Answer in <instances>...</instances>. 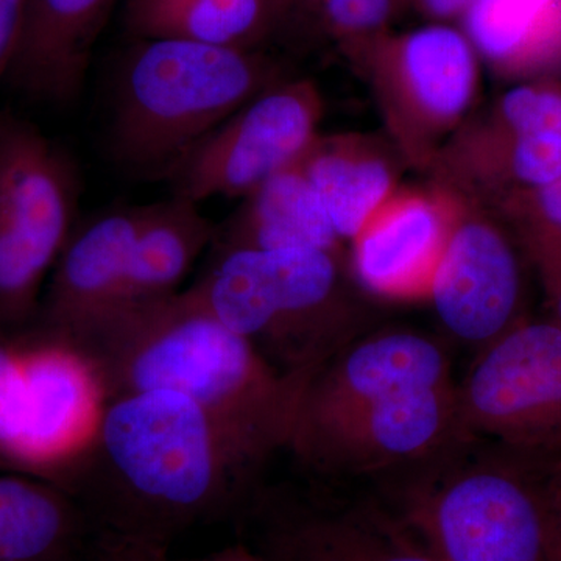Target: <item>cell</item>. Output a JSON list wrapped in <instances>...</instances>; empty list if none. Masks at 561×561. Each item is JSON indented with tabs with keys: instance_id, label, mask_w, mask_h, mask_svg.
I'll use <instances>...</instances> for the list:
<instances>
[{
	"instance_id": "1",
	"label": "cell",
	"mask_w": 561,
	"mask_h": 561,
	"mask_svg": "<svg viewBox=\"0 0 561 561\" xmlns=\"http://www.w3.org/2000/svg\"><path fill=\"white\" fill-rule=\"evenodd\" d=\"M256 465L198 402L135 391L106 401L68 491L95 526L169 545L227 511Z\"/></svg>"
},
{
	"instance_id": "2",
	"label": "cell",
	"mask_w": 561,
	"mask_h": 561,
	"mask_svg": "<svg viewBox=\"0 0 561 561\" xmlns=\"http://www.w3.org/2000/svg\"><path fill=\"white\" fill-rule=\"evenodd\" d=\"M76 345L94 364L108 400L179 391L256 461L287 448L308 382L272 367L191 289L117 313Z\"/></svg>"
},
{
	"instance_id": "3",
	"label": "cell",
	"mask_w": 561,
	"mask_h": 561,
	"mask_svg": "<svg viewBox=\"0 0 561 561\" xmlns=\"http://www.w3.org/2000/svg\"><path fill=\"white\" fill-rule=\"evenodd\" d=\"M557 459L459 435L379 501L438 561H548Z\"/></svg>"
},
{
	"instance_id": "4",
	"label": "cell",
	"mask_w": 561,
	"mask_h": 561,
	"mask_svg": "<svg viewBox=\"0 0 561 561\" xmlns=\"http://www.w3.org/2000/svg\"><path fill=\"white\" fill-rule=\"evenodd\" d=\"M190 289L291 378H311L364 330L341 254L330 251H216Z\"/></svg>"
},
{
	"instance_id": "5",
	"label": "cell",
	"mask_w": 561,
	"mask_h": 561,
	"mask_svg": "<svg viewBox=\"0 0 561 561\" xmlns=\"http://www.w3.org/2000/svg\"><path fill=\"white\" fill-rule=\"evenodd\" d=\"M283 79L278 62L254 49L144 38L117 77L114 160L164 176L236 111Z\"/></svg>"
},
{
	"instance_id": "6",
	"label": "cell",
	"mask_w": 561,
	"mask_h": 561,
	"mask_svg": "<svg viewBox=\"0 0 561 561\" xmlns=\"http://www.w3.org/2000/svg\"><path fill=\"white\" fill-rule=\"evenodd\" d=\"M76 164L31 122L0 114V328L38 316L47 275L72 236Z\"/></svg>"
},
{
	"instance_id": "7",
	"label": "cell",
	"mask_w": 561,
	"mask_h": 561,
	"mask_svg": "<svg viewBox=\"0 0 561 561\" xmlns=\"http://www.w3.org/2000/svg\"><path fill=\"white\" fill-rule=\"evenodd\" d=\"M431 183L496 210L561 176V81H523L472 111L435 154Z\"/></svg>"
},
{
	"instance_id": "8",
	"label": "cell",
	"mask_w": 561,
	"mask_h": 561,
	"mask_svg": "<svg viewBox=\"0 0 561 561\" xmlns=\"http://www.w3.org/2000/svg\"><path fill=\"white\" fill-rule=\"evenodd\" d=\"M461 28L445 22L387 33L360 66L387 139L405 164L426 173L435 154L474 111L481 70Z\"/></svg>"
},
{
	"instance_id": "9",
	"label": "cell",
	"mask_w": 561,
	"mask_h": 561,
	"mask_svg": "<svg viewBox=\"0 0 561 561\" xmlns=\"http://www.w3.org/2000/svg\"><path fill=\"white\" fill-rule=\"evenodd\" d=\"M459 430L516 451L561 456V330L524 320L478 351L457 386Z\"/></svg>"
},
{
	"instance_id": "10",
	"label": "cell",
	"mask_w": 561,
	"mask_h": 561,
	"mask_svg": "<svg viewBox=\"0 0 561 561\" xmlns=\"http://www.w3.org/2000/svg\"><path fill=\"white\" fill-rule=\"evenodd\" d=\"M323 98L309 79H283L236 111L165 172L173 197L201 205L245 197L301 160L323 117Z\"/></svg>"
},
{
	"instance_id": "11",
	"label": "cell",
	"mask_w": 561,
	"mask_h": 561,
	"mask_svg": "<svg viewBox=\"0 0 561 561\" xmlns=\"http://www.w3.org/2000/svg\"><path fill=\"white\" fill-rule=\"evenodd\" d=\"M14 341L22 378L14 471L66 490L94 442L108 394L76 343L41 330Z\"/></svg>"
},
{
	"instance_id": "12",
	"label": "cell",
	"mask_w": 561,
	"mask_h": 561,
	"mask_svg": "<svg viewBox=\"0 0 561 561\" xmlns=\"http://www.w3.org/2000/svg\"><path fill=\"white\" fill-rule=\"evenodd\" d=\"M457 386L389 394L291 434L287 448L328 474L398 472L459 437Z\"/></svg>"
},
{
	"instance_id": "13",
	"label": "cell",
	"mask_w": 561,
	"mask_h": 561,
	"mask_svg": "<svg viewBox=\"0 0 561 561\" xmlns=\"http://www.w3.org/2000/svg\"><path fill=\"white\" fill-rule=\"evenodd\" d=\"M519 249L493 210L460 202L427 298L454 339L481 351L526 320Z\"/></svg>"
},
{
	"instance_id": "14",
	"label": "cell",
	"mask_w": 561,
	"mask_h": 561,
	"mask_svg": "<svg viewBox=\"0 0 561 561\" xmlns=\"http://www.w3.org/2000/svg\"><path fill=\"white\" fill-rule=\"evenodd\" d=\"M460 201L442 187L398 190L351 241V272L383 300H427Z\"/></svg>"
},
{
	"instance_id": "15",
	"label": "cell",
	"mask_w": 561,
	"mask_h": 561,
	"mask_svg": "<svg viewBox=\"0 0 561 561\" xmlns=\"http://www.w3.org/2000/svg\"><path fill=\"white\" fill-rule=\"evenodd\" d=\"M451 382V360L442 343L416 331L376 332L351 342L313 373L291 434L389 394Z\"/></svg>"
},
{
	"instance_id": "16",
	"label": "cell",
	"mask_w": 561,
	"mask_h": 561,
	"mask_svg": "<svg viewBox=\"0 0 561 561\" xmlns=\"http://www.w3.org/2000/svg\"><path fill=\"white\" fill-rule=\"evenodd\" d=\"M142 214L113 210L72 232L41 298L38 330L80 343L116 316Z\"/></svg>"
},
{
	"instance_id": "17",
	"label": "cell",
	"mask_w": 561,
	"mask_h": 561,
	"mask_svg": "<svg viewBox=\"0 0 561 561\" xmlns=\"http://www.w3.org/2000/svg\"><path fill=\"white\" fill-rule=\"evenodd\" d=\"M261 551L272 561H438L379 500L283 508Z\"/></svg>"
},
{
	"instance_id": "18",
	"label": "cell",
	"mask_w": 561,
	"mask_h": 561,
	"mask_svg": "<svg viewBox=\"0 0 561 561\" xmlns=\"http://www.w3.org/2000/svg\"><path fill=\"white\" fill-rule=\"evenodd\" d=\"M114 0H27L9 77L35 101L66 105L79 98L92 50Z\"/></svg>"
},
{
	"instance_id": "19",
	"label": "cell",
	"mask_w": 561,
	"mask_h": 561,
	"mask_svg": "<svg viewBox=\"0 0 561 561\" xmlns=\"http://www.w3.org/2000/svg\"><path fill=\"white\" fill-rule=\"evenodd\" d=\"M341 241H353L373 214L400 190L405 164L389 139L319 135L300 160Z\"/></svg>"
},
{
	"instance_id": "20",
	"label": "cell",
	"mask_w": 561,
	"mask_h": 561,
	"mask_svg": "<svg viewBox=\"0 0 561 561\" xmlns=\"http://www.w3.org/2000/svg\"><path fill=\"white\" fill-rule=\"evenodd\" d=\"M216 251L320 250L341 254L342 241L300 161L283 169L243 197L217 227Z\"/></svg>"
},
{
	"instance_id": "21",
	"label": "cell",
	"mask_w": 561,
	"mask_h": 561,
	"mask_svg": "<svg viewBox=\"0 0 561 561\" xmlns=\"http://www.w3.org/2000/svg\"><path fill=\"white\" fill-rule=\"evenodd\" d=\"M461 31L502 79L561 77V0H472Z\"/></svg>"
},
{
	"instance_id": "22",
	"label": "cell",
	"mask_w": 561,
	"mask_h": 561,
	"mask_svg": "<svg viewBox=\"0 0 561 561\" xmlns=\"http://www.w3.org/2000/svg\"><path fill=\"white\" fill-rule=\"evenodd\" d=\"M79 501L36 476H0V561H76L94 530Z\"/></svg>"
},
{
	"instance_id": "23",
	"label": "cell",
	"mask_w": 561,
	"mask_h": 561,
	"mask_svg": "<svg viewBox=\"0 0 561 561\" xmlns=\"http://www.w3.org/2000/svg\"><path fill=\"white\" fill-rule=\"evenodd\" d=\"M216 232L197 203L172 197L144 206L117 313L176 294Z\"/></svg>"
},
{
	"instance_id": "24",
	"label": "cell",
	"mask_w": 561,
	"mask_h": 561,
	"mask_svg": "<svg viewBox=\"0 0 561 561\" xmlns=\"http://www.w3.org/2000/svg\"><path fill=\"white\" fill-rule=\"evenodd\" d=\"M290 0H130L128 21L144 38H179L254 49L289 16Z\"/></svg>"
},
{
	"instance_id": "25",
	"label": "cell",
	"mask_w": 561,
	"mask_h": 561,
	"mask_svg": "<svg viewBox=\"0 0 561 561\" xmlns=\"http://www.w3.org/2000/svg\"><path fill=\"white\" fill-rule=\"evenodd\" d=\"M398 7L400 0H290L287 22L301 21L360 69L368 50L389 33Z\"/></svg>"
},
{
	"instance_id": "26",
	"label": "cell",
	"mask_w": 561,
	"mask_h": 561,
	"mask_svg": "<svg viewBox=\"0 0 561 561\" xmlns=\"http://www.w3.org/2000/svg\"><path fill=\"white\" fill-rule=\"evenodd\" d=\"M493 213L519 243L561 241V176L540 190L516 195Z\"/></svg>"
},
{
	"instance_id": "27",
	"label": "cell",
	"mask_w": 561,
	"mask_h": 561,
	"mask_svg": "<svg viewBox=\"0 0 561 561\" xmlns=\"http://www.w3.org/2000/svg\"><path fill=\"white\" fill-rule=\"evenodd\" d=\"M22 378L14 339L0 335V465L14 470L20 435Z\"/></svg>"
},
{
	"instance_id": "28",
	"label": "cell",
	"mask_w": 561,
	"mask_h": 561,
	"mask_svg": "<svg viewBox=\"0 0 561 561\" xmlns=\"http://www.w3.org/2000/svg\"><path fill=\"white\" fill-rule=\"evenodd\" d=\"M76 561H173L168 542L95 526Z\"/></svg>"
},
{
	"instance_id": "29",
	"label": "cell",
	"mask_w": 561,
	"mask_h": 561,
	"mask_svg": "<svg viewBox=\"0 0 561 561\" xmlns=\"http://www.w3.org/2000/svg\"><path fill=\"white\" fill-rule=\"evenodd\" d=\"M527 260L537 268L546 297L553 312L552 320L561 330V241L519 243Z\"/></svg>"
},
{
	"instance_id": "30",
	"label": "cell",
	"mask_w": 561,
	"mask_h": 561,
	"mask_svg": "<svg viewBox=\"0 0 561 561\" xmlns=\"http://www.w3.org/2000/svg\"><path fill=\"white\" fill-rule=\"evenodd\" d=\"M27 0H0V77L7 76L24 24Z\"/></svg>"
},
{
	"instance_id": "31",
	"label": "cell",
	"mask_w": 561,
	"mask_h": 561,
	"mask_svg": "<svg viewBox=\"0 0 561 561\" xmlns=\"http://www.w3.org/2000/svg\"><path fill=\"white\" fill-rule=\"evenodd\" d=\"M548 561H561V457L556 460L552 472Z\"/></svg>"
},
{
	"instance_id": "32",
	"label": "cell",
	"mask_w": 561,
	"mask_h": 561,
	"mask_svg": "<svg viewBox=\"0 0 561 561\" xmlns=\"http://www.w3.org/2000/svg\"><path fill=\"white\" fill-rule=\"evenodd\" d=\"M472 0H413L416 9L435 21H448L463 16Z\"/></svg>"
},
{
	"instance_id": "33",
	"label": "cell",
	"mask_w": 561,
	"mask_h": 561,
	"mask_svg": "<svg viewBox=\"0 0 561 561\" xmlns=\"http://www.w3.org/2000/svg\"><path fill=\"white\" fill-rule=\"evenodd\" d=\"M197 561H272L261 549H251L249 546L236 545L209 553Z\"/></svg>"
},
{
	"instance_id": "34",
	"label": "cell",
	"mask_w": 561,
	"mask_h": 561,
	"mask_svg": "<svg viewBox=\"0 0 561 561\" xmlns=\"http://www.w3.org/2000/svg\"><path fill=\"white\" fill-rule=\"evenodd\" d=\"M0 335H9V334H5V332H3L2 328H0Z\"/></svg>"
}]
</instances>
